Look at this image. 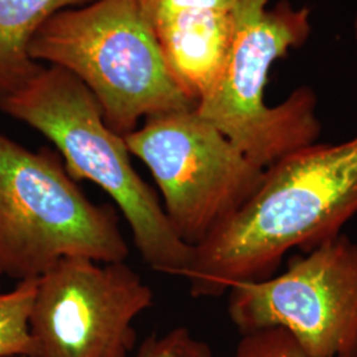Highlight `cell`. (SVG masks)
<instances>
[{"label": "cell", "instance_id": "cell-1", "mask_svg": "<svg viewBox=\"0 0 357 357\" xmlns=\"http://www.w3.org/2000/svg\"><path fill=\"white\" fill-rule=\"evenodd\" d=\"M357 215V134L314 143L265 169L258 190L193 248L183 278L195 298H218L273 277L294 249L310 252Z\"/></svg>", "mask_w": 357, "mask_h": 357}, {"label": "cell", "instance_id": "cell-2", "mask_svg": "<svg viewBox=\"0 0 357 357\" xmlns=\"http://www.w3.org/2000/svg\"><path fill=\"white\" fill-rule=\"evenodd\" d=\"M0 110L50 139L76 181H91L113 199L150 268L184 275L193 248L172 229L158 195L132 166L125 137L106 125L97 100L76 76L43 66L23 86L0 96Z\"/></svg>", "mask_w": 357, "mask_h": 357}, {"label": "cell", "instance_id": "cell-3", "mask_svg": "<svg viewBox=\"0 0 357 357\" xmlns=\"http://www.w3.org/2000/svg\"><path fill=\"white\" fill-rule=\"evenodd\" d=\"M29 56L76 76L122 137L142 118L197 106L172 76L139 0H94L53 15L32 38Z\"/></svg>", "mask_w": 357, "mask_h": 357}, {"label": "cell", "instance_id": "cell-4", "mask_svg": "<svg viewBox=\"0 0 357 357\" xmlns=\"http://www.w3.org/2000/svg\"><path fill=\"white\" fill-rule=\"evenodd\" d=\"M268 0H243L227 64L196 112L257 166L266 169L282 158L318 143V96L299 86L280 105L265 101L268 73L289 51L306 44L311 11L289 0L268 8Z\"/></svg>", "mask_w": 357, "mask_h": 357}, {"label": "cell", "instance_id": "cell-5", "mask_svg": "<svg viewBox=\"0 0 357 357\" xmlns=\"http://www.w3.org/2000/svg\"><path fill=\"white\" fill-rule=\"evenodd\" d=\"M128 253L114 206L93 203L59 153L0 132V275L33 280L66 257L122 262Z\"/></svg>", "mask_w": 357, "mask_h": 357}, {"label": "cell", "instance_id": "cell-6", "mask_svg": "<svg viewBox=\"0 0 357 357\" xmlns=\"http://www.w3.org/2000/svg\"><path fill=\"white\" fill-rule=\"evenodd\" d=\"M125 141L150 169L172 229L192 248L237 212L265 175L196 109L147 118Z\"/></svg>", "mask_w": 357, "mask_h": 357}, {"label": "cell", "instance_id": "cell-7", "mask_svg": "<svg viewBox=\"0 0 357 357\" xmlns=\"http://www.w3.org/2000/svg\"><path fill=\"white\" fill-rule=\"evenodd\" d=\"M228 315L241 335L284 328L310 357H357V243L339 234L281 275L234 284Z\"/></svg>", "mask_w": 357, "mask_h": 357}, {"label": "cell", "instance_id": "cell-8", "mask_svg": "<svg viewBox=\"0 0 357 357\" xmlns=\"http://www.w3.org/2000/svg\"><path fill=\"white\" fill-rule=\"evenodd\" d=\"M151 287L122 262L66 257L38 278L29 315L33 357H128Z\"/></svg>", "mask_w": 357, "mask_h": 357}, {"label": "cell", "instance_id": "cell-9", "mask_svg": "<svg viewBox=\"0 0 357 357\" xmlns=\"http://www.w3.org/2000/svg\"><path fill=\"white\" fill-rule=\"evenodd\" d=\"M243 0H139L167 65L199 103L227 64Z\"/></svg>", "mask_w": 357, "mask_h": 357}, {"label": "cell", "instance_id": "cell-10", "mask_svg": "<svg viewBox=\"0 0 357 357\" xmlns=\"http://www.w3.org/2000/svg\"><path fill=\"white\" fill-rule=\"evenodd\" d=\"M94 0H0V96L19 89L43 65L29 56V44L53 15Z\"/></svg>", "mask_w": 357, "mask_h": 357}, {"label": "cell", "instance_id": "cell-11", "mask_svg": "<svg viewBox=\"0 0 357 357\" xmlns=\"http://www.w3.org/2000/svg\"><path fill=\"white\" fill-rule=\"evenodd\" d=\"M38 278L24 280L10 291L0 289V357H33L29 315Z\"/></svg>", "mask_w": 357, "mask_h": 357}, {"label": "cell", "instance_id": "cell-12", "mask_svg": "<svg viewBox=\"0 0 357 357\" xmlns=\"http://www.w3.org/2000/svg\"><path fill=\"white\" fill-rule=\"evenodd\" d=\"M241 336L230 357H310L293 335L281 327H270Z\"/></svg>", "mask_w": 357, "mask_h": 357}, {"label": "cell", "instance_id": "cell-13", "mask_svg": "<svg viewBox=\"0 0 357 357\" xmlns=\"http://www.w3.org/2000/svg\"><path fill=\"white\" fill-rule=\"evenodd\" d=\"M137 357H213V352L211 345L195 337L187 327H175L163 335L147 336Z\"/></svg>", "mask_w": 357, "mask_h": 357}, {"label": "cell", "instance_id": "cell-14", "mask_svg": "<svg viewBox=\"0 0 357 357\" xmlns=\"http://www.w3.org/2000/svg\"><path fill=\"white\" fill-rule=\"evenodd\" d=\"M354 32H355V41H356L357 47V13L356 17H355V23H354Z\"/></svg>", "mask_w": 357, "mask_h": 357}]
</instances>
